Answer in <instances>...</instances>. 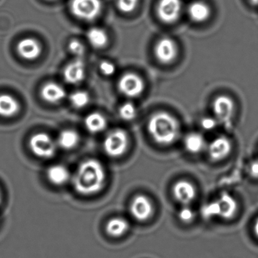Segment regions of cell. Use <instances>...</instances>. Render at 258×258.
I'll return each instance as SVG.
<instances>
[{
    "mask_svg": "<svg viewBox=\"0 0 258 258\" xmlns=\"http://www.w3.org/2000/svg\"><path fill=\"white\" fill-rule=\"evenodd\" d=\"M106 174L103 165L96 159H88L80 164L72 177L73 186L82 196L99 192L105 185Z\"/></svg>",
    "mask_w": 258,
    "mask_h": 258,
    "instance_id": "1",
    "label": "cell"
},
{
    "mask_svg": "<svg viewBox=\"0 0 258 258\" xmlns=\"http://www.w3.org/2000/svg\"><path fill=\"white\" fill-rule=\"evenodd\" d=\"M148 131L158 144L167 146L178 138L179 125L171 114L160 111L151 116L148 122Z\"/></svg>",
    "mask_w": 258,
    "mask_h": 258,
    "instance_id": "2",
    "label": "cell"
},
{
    "mask_svg": "<svg viewBox=\"0 0 258 258\" xmlns=\"http://www.w3.org/2000/svg\"><path fill=\"white\" fill-rule=\"evenodd\" d=\"M129 140L126 133L123 130H114L105 137L103 143L104 151L108 156L117 158L126 152Z\"/></svg>",
    "mask_w": 258,
    "mask_h": 258,
    "instance_id": "3",
    "label": "cell"
},
{
    "mask_svg": "<svg viewBox=\"0 0 258 258\" xmlns=\"http://www.w3.org/2000/svg\"><path fill=\"white\" fill-rule=\"evenodd\" d=\"M101 0H72L71 11L75 17L84 21H93L102 13Z\"/></svg>",
    "mask_w": 258,
    "mask_h": 258,
    "instance_id": "4",
    "label": "cell"
},
{
    "mask_svg": "<svg viewBox=\"0 0 258 258\" xmlns=\"http://www.w3.org/2000/svg\"><path fill=\"white\" fill-rule=\"evenodd\" d=\"M29 146L36 156L44 159L52 158L56 153L57 143L44 133L34 134L30 140Z\"/></svg>",
    "mask_w": 258,
    "mask_h": 258,
    "instance_id": "5",
    "label": "cell"
},
{
    "mask_svg": "<svg viewBox=\"0 0 258 258\" xmlns=\"http://www.w3.org/2000/svg\"><path fill=\"white\" fill-rule=\"evenodd\" d=\"M119 91L129 98L138 97L145 90V83L141 77L134 73H126L119 79Z\"/></svg>",
    "mask_w": 258,
    "mask_h": 258,
    "instance_id": "6",
    "label": "cell"
},
{
    "mask_svg": "<svg viewBox=\"0 0 258 258\" xmlns=\"http://www.w3.org/2000/svg\"><path fill=\"white\" fill-rule=\"evenodd\" d=\"M182 7L181 0H160L157 9L158 18L164 23H173L180 16Z\"/></svg>",
    "mask_w": 258,
    "mask_h": 258,
    "instance_id": "7",
    "label": "cell"
},
{
    "mask_svg": "<svg viewBox=\"0 0 258 258\" xmlns=\"http://www.w3.org/2000/svg\"><path fill=\"white\" fill-rule=\"evenodd\" d=\"M178 49L174 40L168 37L161 39L155 45V55L157 59L164 64L173 62L177 56Z\"/></svg>",
    "mask_w": 258,
    "mask_h": 258,
    "instance_id": "8",
    "label": "cell"
},
{
    "mask_svg": "<svg viewBox=\"0 0 258 258\" xmlns=\"http://www.w3.org/2000/svg\"><path fill=\"white\" fill-rule=\"evenodd\" d=\"M213 111L217 120L227 123L232 119L235 111V104L229 96H220L213 102Z\"/></svg>",
    "mask_w": 258,
    "mask_h": 258,
    "instance_id": "9",
    "label": "cell"
},
{
    "mask_svg": "<svg viewBox=\"0 0 258 258\" xmlns=\"http://www.w3.org/2000/svg\"><path fill=\"white\" fill-rule=\"evenodd\" d=\"M133 217L139 221H146L150 218L153 212V205L146 196H136L131 205Z\"/></svg>",
    "mask_w": 258,
    "mask_h": 258,
    "instance_id": "10",
    "label": "cell"
},
{
    "mask_svg": "<svg viewBox=\"0 0 258 258\" xmlns=\"http://www.w3.org/2000/svg\"><path fill=\"white\" fill-rule=\"evenodd\" d=\"M231 149V142L225 137H219L214 139L208 146L210 158L214 161H220L227 157L230 153Z\"/></svg>",
    "mask_w": 258,
    "mask_h": 258,
    "instance_id": "11",
    "label": "cell"
},
{
    "mask_svg": "<svg viewBox=\"0 0 258 258\" xmlns=\"http://www.w3.org/2000/svg\"><path fill=\"white\" fill-rule=\"evenodd\" d=\"M17 51L24 59L33 61L41 55L42 48L40 43L35 39L25 38L18 43Z\"/></svg>",
    "mask_w": 258,
    "mask_h": 258,
    "instance_id": "12",
    "label": "cell"
},
{
    "mask_svg": "<svg viewBox=\"0 0 258 258\" xmlns=\"http://www.w3.org/2000/svg\"><path fill=\"white\" fill-rule=\"evenodd\" d=\"M85 74V64L81 58H78L66 66L63 76L68 84H78L84 81Z\"/></svg>",
    "mask_w": 258,
    "mask_h": 258,
    "instance_id": "13",
    "label": "cell"
},
{
    "mask_svg": "<svg viewBox=\"0 0 258 258\" xmlns=\"http://www.w3.org/2000/svg\"><path fill=\"white\" fill-rule=\"evenodd\" d=\"M175 199L184 205H188L196 198V191L194 185L186 180L178 181L173 188Z\"/></svg>",
    "mask_w": 258,
    "mask_h": 258,
    "instance_id": "14",
    "label": "cell"
},
{
    "mask_svg": "<svg viewBox=\"0 0 258 258\" xmlns=\"http://www.w3.org/2000/svg\"><path fill=\"white\" fill-rule=\"evenodd\" d=\"M66 91L56 83H47L41 90V96L46 102L55 104L62 101L66 97Z\"/></svg>",
    "mask_w": 258,
    "mask_h": 258,
    "instance_id": "15",
    "label": "cell"
},
{
    "mask_svg": "<svg viewBox=\"0 0 258 258\" xmlns=\"http://www.w3.org/2000/svg\"><path fill=\"white\" fill-rule=\"evenodd\" d=\"M48 180L55 185H62L70 180L71 173L66 166L55 164L46 170Z\"/></svg>",
    "mask_w": 258,
    "mask_h": 258,
    "instance_id": "16",
    "label": "cell"
},
{
    "mask_svg": "<svg viewBox=\"0 0 258 258\" xmlns=\"http://www.w3.org/2000/svg\"><path fill=\"white\" fill-rule=\"evenodd\" d=\"M217 201L220 209V217L225 220L232 218L237 211L235 199L229 193L223 192Z\"/></svg>",
    "mask_w": 258,
    "mask_h": 258,
    "instance_id": "17",
    "label": "cell"
},
{
    "mask_svg": "<svg viewBox=\"0 0 258 258\" xmlns=\"http://www.w3.org/2000/svg\"><path fill=\"white\" fill-rule=\"evenodd\" d=\"M188 16L195 22H204L211 16V10L208 4L202 1H195L188 7Z\"/></svg>",
    "mask_w": 258,
    "mask_h": 258,
    "instance_id": "18",
    "label": "cell"
},
{
    "mask_svg": "<svg viewBox=\"0 0 258 258\" xmlns=\"http://www.w3.org/2000/svg\"><path fill=\"white\" fill-rule=\"evenodd\" d=\"M20 105L13 96L8 94L0 95V116L13 117L19 112Z\"/></svg>",
    "mask_w": 258,
    "mask_h": 258,
    "instance_id": "19",
    "label": "cell"
},
{
    "mask_svg": "<svg viewBox=\"0 0 258 258\" xmlns=\"http://www.w3.org/2000/svg\"><path fill=\"white\" fill-rule=\"evenodd\" d=\"M85 126L92 134L102 132L107 126L106 118L100 113H91L86 117Z\"/></svg>",
    "mask_w": 258,
    "mask_h": 258,
    "instance_id": "20",
    "label": "cell"
},
{
    "mask_svg": "<svg viewBox=\"0 0 258 258\" xmlns=\"http://www.w3.org/2000/svg\"><path fill=\"white\" fill-rule=\"evenodd\" d=\"M184 146L189 153L198 154L206 148V141L202 134L191 133L185 137Z\"/></svg>",
    "mask_w": 258,
    "mask_h": 258,
    "instance_id": "21",
    "label": "cell"
},
{
    "mask_svg": "<svg viewBox=\"0 0 258 258\" xmlns=\"http://www.w3.org/2000/svg\"><path fill=\"white\" fill-rule=\"evenodd\" d=\"M129 229V223L123 218L114 217L107 223L105 230L112 237H120Z\"/></svg>",
    "mask_w": 258,
    "mask_h": 258,
    "instance_id": "22",
    "label": "cell"
},
{
    "mask_svg": "<svg viewBox=\"0 0 258 258\" xmlns=\"http://www.w3.org/2000/svg\"><path fill=\"white\" fill-rule=\"evenodd\" d=\"M79 134L74 130H64L58 136L57 144L66 150H70L78 146L79 143Z\"/></svg>",
    "mask_w": 258,
    "mask_h": 258,
    "instance_id": "23",
    "label": "cell"
},
{
    "mask_svg": "<svg viewBox=\"0 0 258 258\" xmlns=\"http://www.w3.org/2000/svg\"><path fill=\"white\" fill-rule=\"evenodd\" d=\"M87 40L93 47L101 49L108 43V34L102 28H93L87 33Z\"/></svg>",
    "mask_w": 258,
    "mask_h": 258,
    "instance_id": "24",
    "label": "cell"
},
{
    "mask_svg": "<svg viewBox=\"0 0 258 258\" xmlns=\"http://www.w3.org/2000/svg\"><path fill=\"white\" fill-rule=\"evenodd\" d=\"M69 100L75 108H83L87 106L90 102V95L84 90H78L71 94Z\"/></svg>",
    "mask_w": 258,
    "mask_h": 258,
    "instance_id": "25",
    "label": "cell"
},
{
    "mask_svg": "<svg viewBox=\"0 0 258 258\" xmlns=\"http://www.w3.org/2000/svg\"><path fill=\"white\" fill-rule=\"evenodd\" d=\"M118 114L122 120L131 121L137 117V107L132 102H125L119 108Z\"/></svg>",
    "mask_w": 258,
    "mask_h": 258,
    "instance_id": "26",
    "label": "cell"
},
{
    "mask_svg": "<svg viewBox=\"0 0 258 258\" xmlns=\"http://www.w3.org/2000/svg\"><path fill=\"white\" fill-rule=\"evenodd\" d=\"M202 214L204 218L211 219L213 217H220V209H219L217 201L210 202L204 205L202 208Z\"/></svg>",
    "mask_w": 258,
    "mask_h": 258,
    "instance_id": "27",
    "label": "cell"
},
{
    "mask_svg": "<svg viewBox=\"0 0 258 258\" xmlns=\"http://www.w3.org/2000/svg\"><path fill=\"white\" fill-rule=\"evenodd\" d=\"M139 4V0H116V6L123 13H131L134 12Z\"/></svg>",
    "mask_w": 258,
    "mask_h": 258,
    "instance_id": "28",
    "label": "cell"
},
{
    "mask_svg": "<svg viewBox=\"0 0 258 258\" xmlns=\"http://www.w3.org/2000/svg\"><path fill=\"white\" fill-rule=\"evenodd\" d=\"M69 49L71 53L73 54L78 58H81L84 55L85 52V47H84L83 43H81L79 40H71L69 44Z\"/></svg>",
    "mask_w": 258,
    "mask_h": 258,
    "instance_id": "29",
    "label": "cell"
},
{
    "mask_svg": "<svg viewBox=\"0 0 258 258\" xmlns=\"http://www.w3.org/2000/svg\"><path fill=\"white\" fill-rule=\"evenodd\" d=\"M178 217L181 221L184 222V223H190L194 219V211L188 206H185L179 211Z\"/></svg>",
    "mask_w": 258,
    "mask_h": 258,
    "instance_id": "30",
    "label": "cell"
},
{
    "mask_svg": "<svg viewBox=\"0 0 258 258\" xmlns=\"http://www.w3.org/2000/svg\"><path fill=\"white\" fill-rule=\"evenodd\" d=\"M99 69L105 76H112L116 72V67L114 63L108 61H103L99 64Z\"/></svg>",
    "mask_w": 258,
    "mask_h": 258,
    "instance_id": "31",
    "label": "cell"
},
{
    "mask_svg": "<svg viewBox=\"0 0 258 258\" xmlns=\"http://www.w3.org/2000/svg\"><path fill=\"white\" fill-rule=\"evenodd\" d=\"M217 119L211 117H204L201 120V126L205 131H213L217 126Z\"/></svg>",
    "mask_w": 258,
    "mask_h": 258,
    "instance_id": "32",
    "label": "cell"
},
{
    "mask_svg": "<svg viewBox=\"0 0 258 258\" xmlns=\"http://www.w3.org/2000/svg\"><path fill=\"white\" fill-rule=\"evenodd\" d=\"M249 173L253 177L258 178V161L250 163L249 167Z\"/></svg>",
    "mask_w": 258,
    "mask_h": 258,
    "instance_id": "33",
    "label": "cell"
},
{
    "mask_svg": "<svg viewBox=\"0 0 258 258\" xmlns=\"http://www.w3.org/2000/svg\"><path fill=\"white\" fill-rule=\"evenodd\" d=\"M254 232L255 234H256V236L258 237V220H256V223H255Z\"/></svg>",
    "mask_w": 258,
    "mask_h": 258,
    "instance_id": "34",
    "label": "cell"
},
{
    "mask_svg": "<svg viewBox=\"0 0 258 258\" xmlns=\"http://www.w3.org/2000/svg\"><path fill=\"white\" fill-rule=\"evenodd\" d=\"M250 4L253 6H258V0H249Z\"/></svg>",
    "mask_w": 258,
    "mask_h": 258,
    "instance_id": "35",
    "label": "cell"
},
{
    "mask_svg": "<svg viewBox=\"0 0 258 258\" xmlns=\"http://www.w3.org/2000/svg\"><path fill=\"white\" fill-rule=\"evenodd\" d=\"M1 202H2V193L0 191V205H1Z\"/></svg>",
    "mask_w": 258,
    "mask_h": 258,
    "instance_id": "36",
    "label": "cell"
}]
</instances>
